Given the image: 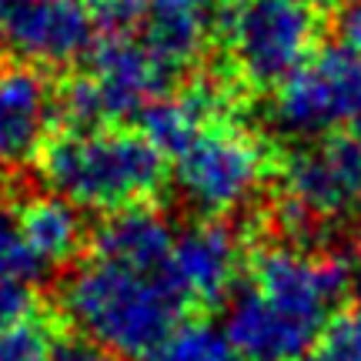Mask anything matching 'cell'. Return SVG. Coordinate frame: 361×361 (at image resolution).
Segmentation results:
<instances>
[{
	"label": "cell",
	"instance_id": "1",
	"mask_svg": "<svg viewBox=\"0 0 361 361\" xmlns=\"http://www.w3.org/2000/svg\"><path fill=\"white\" fill-rule=\"evenodd\" d=\"M345 291L341 261L301 247H268L255 258L251 284L234 295L224 335L247 361H298L331 324Z\"/></svg>",
	"mask_w": 361,
	"mask_h": 361
},
{
	"label": "cell",
	"instance_id": "2",
	"mask_svg": "<svg viewBox=\"0 0 361 361\" xmlns=\"http://www.w3.org/2000/svg\"><path fill=\"white\" fill-rule=\"evenodd\" d=\"M184 295L168 268L94 255L64 284V308L80 331L124 358H147L178 328Z\"/></svg>",
	"mask_w": 361,
	"mask_h": 361
},
{
	"label": "cell",
	"instance_id": "3",
	"mask_svg": "<svg viewBox=\"0 0 361 361\" xmlns=\"http://www.w3.org/2000/svg\"><path fill=\"white\" fill-rule=\"evenodd\" d=\"M40 178L74 207L124 211L164 180V154L144 134L74 128L40 151Z\"/></svg>",
	"mask_w": 361,
	"mask_h": 361
},
{
	"label": "cell",
	"instance_id": "4",
	"mask_svg": "<svg viewBox=\"0 0 361 361\" xmlns=\"http://www.w3.org/2000/svg\"><path fill=\"white\" fill-rule=\"evenodd\" d=\"M174 78L144 40L114 34L90 54V74L78 78L64 90V114L74 128H104L111 121L147 111L154 97Z\"/></svg>",
	"mask_w": 361,
	"mask_h": 361
},
{
	"label": "cell",
	"instance_id": "5",
	"mask_svg": "<svg viewBox=\"0 0 361 361\" xmlns=\"http://www.w3.org/2000/svg\"><path fill=\"white\" fill-rule=\"evenodd\" d=\"M314 34V7L305 0H241L228 24V47L241 78L271 87L308 61Z\"/></svg>",
	"mask_w": 361,
	"mask_h": 361
},
{
	"label": "cell",
	"instance_id": "6",
	"mask_svg": "<svg viewBox=\"0 0 361 361\" xmlns=\"http://www.w3.org/2000/svg\"><path fill=\"white\" fill-rule=\"evenodd\" d=\"M271 117L298 137H324L355 128L361 121V57L338 44L308 57L278 84Z\"/></svg>",
	"mask_w": 361,
	"mask_h": 361
},
{
	"label": "cell",
	"instance_id": "7",
	"mask_svg": "<svg viewBox=\"0 0 361 361\" xmlns=\"http://www.w3.org/2000/svg\"><path fill=\"white\" fill-rule=\"evenodd\" d=\"M264 180V151L261 144L231 128H218L197 134L174 157V184L180 197L204 214H228L245 207Z\"/></svg>",
	"mask_w": 361,
	"mask_h": 361
},
{
	"label": "cell",
	"instance_id": "8",
	"mask_svg": "<svg viewBox=\"0 0 361 361\" xmlns=\"http://www.w3.org/2000/svg\"><path fill=\"white\" fill-rule=\"evenodd\" d=\"M284 197L298 218L335 221L361 207V141L328 134L298 147L281 168Z\"/></svg>",
	"mask_w": 361,
	"mask_h": 361
},
{
	"label": "cell",
	"instance_id": "9",
	"mask_svg": "<svg viewBox=\"0 0 361 361\" xmlns=\"http://www.w3.org/2000/svg\"><path fill=\"white\" fill-rule=\"evenodd\" d=\"M0 37L20 61L71 64L90 51L94 11L87 0H0Z\"/></svg>",
	"mask_w": 361,
	"mask_h": 361
},
{
	"label": "cell",
	"instance_id": "10",
	"mask_svg": "<svg viewBox=\"0 0 361 361\" xmlns=\"http://www.w3.org/2000/svg\"><path fill=\"white\" fill-rule=\"evenodd\" d=\"M241 271V238L224 221H201L174 241L171 274L184 301L214 305L234 288Z\"/></svg>",
	"mask_w": 361,
	"mask_h": 361
},
{
	"label": "cell",
	"instance_id": "11",
	"mask_svg": "<svg viewBox=\"0 0 361 361\" xmlns=\"http://www.w3.org/2000/svg\"><path fill=\"white\" fill-rule=\"evenodd\" d=\"M231 104L234 94L224 87V80L201 78L188 90H180L178 97L154 101L144 111V137L154 144L161 154L178 157L197 134L218 128L221 121L231 114Z\"/></svg>",
	"mask_w": 361,
	"mask_h": 361
},
{
	"label": "cell",
	"instance_id": "12",
	"mask_svg": "<svg viewBox=\"0 0 361 361\" xmlns=\"http://www.w3.org/2000/svg\"><path fill=\"white\" fill-rule=\"evenodd\" d=\"M144 47L171 74L194 64L211 37V0H151L144 13Z\"/></svg>",
	"mask_w": 361,
	"mask_h": 361
},
{
	"label": "cell",
	"instance_id": "13",
	"mask_svg": "<svg viewBox=\"0 0 361 361\" xmlns=\"http://www.w3.org/2000/svg\"><path fill=\"white\" fill-rule=\"evenodd\" d=\"M51 121V90L37 71H0V161H20L40 144Z\"/></svg>",
	"mask_w": 361,
	"mask_h": 361
},
{
	"label": "cell",
	"instance_id": "14",
	"mask_svg": "<svg viewBox=\"0 0 361 361\" xmlns=\"http://www.w3.org/2000/svg\"><path fill=\"white\" fill-rule=\"evenodd\" d=\"M174 231L164 214L151 207H124L97 228L94 238V255L141 268H168L174 255Z\"/></svg>",
	"mask_w": 361,
	"mask_h": 361
},
{
	"label": "cell",
	"instance_id": "15",
	"mask_svg": "<svg viewBox=\"0 0 361 361\" xmlns=\"http://www.w3.org/2000/svg\"><path fill=\"white\" fill-rule=\"evenodd\" d=\"M17 228H20V238H24L30 258L40 268H54V264H64L67 258H74L80 238H84L78 207L57 194L30 197L17 214Z\"/></svg>",
	"mask_w": 361,
	"mask_h": 361
},
{
	"label": "cell",
	"instance_id": "16",
	"mask_svg": "<svg viewBox=\"0 0 361 361\" xmlns=\"http://www.w3.org/2000/svg\"><path fill=\"white\" fill-rule=\"evenodd\" d=\"M147 361H241L228 335L214 331L211 324H184L174 328Z\"/></svg>",
	"mask_w": 361,
	"mask_h": 361
},
{
	"label": "cell",
	"instance_id": "17",
	"mask_svg": "<svg viewBox=\"0 0 361 361\" xmlns=\"http://www.w3.org/2000/svg\"><path fill=\"white\" fill-rule=\"evenodd\" d=\"M54 348L57 345L51 328L37 314H27L20 322L0 328V361H51Z\"/></svg>",
	"mask_w": 361,
	"mask_h": 361
},
{
	"label": "cell",
	"instance_id": "18",
	"mask_svg": "<svg viewBox=\"0 0 361 361\" xmlns=\"http://www.w3.org/2000/svg\"><path fill=\"white\" fill-rule=\"evenodd\" d=\"M305 361H361V324L355 318L331 322L314 338Z\"/></svg>",
	"mask_w": 361,
	"mask_h": 361
},
{
	"label": "cell",
	"instance_id": "19",
	"mask_svg": "<svg viewBox=\"0 0 361 361\" xmlns=\"http://www.w3.org/2000/svg\"><path fill=\"white\" fill-rule=\"evenodd\" d=\"M147 4L151 0H90V11H94V20H101L104 27L121 34L128 27L141 24L144 13H147Z\"/></svg>",
	"mask_w": 361,
	"mask_h": 361
},
{
	"label": "cell",
	"instance_id": "20",
	"mask_svg": "<svg viewBox=\"0 0 361 361\" xmlns=\"http://www.w3.org/2000/svg\"><path fill=\"white\" fill-rule=\"evenodd\" d=\"M30 314V288L24 278L0 274V328Z\"/></svg>",
	"mask_w": 361,
	"mask_h": 361
},
{
	"label": "cell",
	"instance_id": "21",
	"mask_svg": "<svg viewBox=\"0 0 361 361\" xmlns=\"http://www.w3.org/2000/svg\"><path fill=\"white\" fill-rule=\"evenodd\" d=\"M335 37H338V47H345V51L361 57V0H351V4H345L338 11Z\"/></svg>",
	"mask_w": 361,
	"mask_h": 361
},
{
	"label": "cell",
	"instance_id": "22",
	"mask_svg": "<svg viewBox=\"0 0 361 361\" xmlns=\"http://www.w3.org/2000/svg\"><path fill=\"white\" fill-rule=\"evenodd\" d=\"M51 361H117L111 358V351L94 345V341H64L54 348Z\"/></svg>",
	"mask_w": 361,
	"mask_h": 361
},
{
	"label": "cell",
	"instance_id": "23",
	"mask_svg": "<svg viewBox=\"0 0 361 361\" xmlns=\"http://www.w3.org/2000/svg\"><path fill=\"white\" fill-rule=\"evenodd\" d=\"M351 298H355V322L361 324V271L355 278V288H351Z\"/></svg>",
	"mask_w": 361,
	"mask_h": 361
},
{
	"label": "cell",
	"instance_id": "24",
	"mask_svg": "<svg viewBox=\"0 0 361 361\" xmlns=\"http://www.w3.org/2000/svg\"><path fill=\"white\" fill-rule=\"evenodd\" d=\"M305 4H311V7H335L341 0H305Z\"/></svg>",
	"mask_w": 361,
	"mask_h": 361
}]
</instances>
